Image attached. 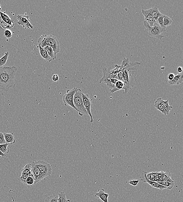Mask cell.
I'll list each match as a JSON object with an SVG mask.
<instances>
[{"instance_id": "obj_12", "label": "cell", "mask_w": 183, "mask_h": 202, "mask_svg": "<svg viewBox=\"0 0 183 202\" xmlns=\"http://www.w3.org/2000/svg\"><path fill=\"white\" fill-rule=\"evenodd\" d=\"M124 90L125 94L127 93L129 91V89L127 87L126 84L121 80H118V81L116 83L115 85V88L109 90L111 93H113L114 92H117V91Z\"/></svg>"}, {"instance_id": "obj_23", "label": "cell", "mask_w": 183, "mask_h": 202, "mask_svg": "<svg viewBox=\"0 0 183 202\" xmlns=\"http://www.w3.org/2000/svg\"><path fill=\"white\" fill-rule=\"evenodd\" d=\"M43 48L46 51L48 55L53 60H55L57 54H55L54 49L51 47L46 46L43 47Z\"/></svg>"}, {"instance_id": "obj_7", "label": "cell", "mask_w": 183, "mask_h": 202, "mask_svg": "<svg viewBox=\"0 0 183 202\" xmlns=\"http://www.w3.org/2000/svg\"><path fill=\"white\" fill-rule=\"evenodd\" d=\"M82 98L85 109L87 112L88 114L90 117V122L93 123L94 120L91 111L93 104L91 102V100L90 99L89 94L82 93Z\"/></svg>"}, {"instance_id": "obj_21", "label": "cell", "mask_w": 183, "mask_h": 202, "mask_svg": "<svg viewBox=\"0 0 183 202\" xmlns=\"http://www.w3.org/2000/svg\"><path fill=\"white\" fill-rule=\"evenodd\" d=\"M149 10H150L151 13L154 19L157 22L158 18L159 17L162 16V15L159 12L158 7L154 6L149 9Z\"/></svg>"}, {"instance_id": "obj_17", "label": "cell", "mask_w": 183, "mask_h": 202, "mask_svg": "<svg viewBox=\"0 0 183 202\" xmlns=\"http://www.w3.org/2000/svg\"><path fill=\"white\" fill-rule=\"evenodd\" d=\"M37 48L39 49V54L45 60L49 62H51L53 60L52 59L49 57L47 54L46 51L40 45L38 44Z\"/></svg>"}, {"instance_id": "obj_6", "label": "cell", "mask_w": 183, "mask_h": 202, "mask_svg": "<svg viewBox=\"0 0 183 202\" xmlns=\"http://www.w3.org/2000/svg\"><path fill=\"white\" fill-rule=\"evenodd\" d=\"M35 162L44 178L51 176L52 170L50 164L42 160L36 161Z\"/></svg>"}, {"instance_id": "obj_29", "label": "cell", "mask_w": 183, "mask_h": 202, "mask_svg": "<svg viewBox=\"0 0 183 202\" xmlns=\"http://www.w3.org/2000/svg\"><path fill=\"white\" fill-rule=\"evenodd\" d=\"M9 145H10V144L7 143L0 145V150L3 154L6 155L9 154V152H10V150L7 148V147H8Z\"/></svg>"}, {"instance_id": "obj_22", "label": "cell", "mask_w": 183, "mask_h": 202, "mask_svg": "<svg viewBox=\"0 0 183 202\" xmlns=\"http://www.w3.org/2000/svg\"><path fill=\"white\" fill-rule=\"evenodd\" d=\"M160 102H161V105L164 108L165 110L167 112V115H169L171 110L173 109V107L172 106L169 105L168 104V100H166V101H164V100L162 99V98H160Z\"/></svg>"}, {"instance_id": "obj_1", "label": "cell", "mask_w": 183, "mask_h": 202, "mask_svg": "<svg viewBox=\"0 0 183 202\" xmlns=\"http://www.w3.org/2000/svg\"><path fill=\"white\" fill-rule=\"evenodd\" d=\"M17 68L15 66H5L0 68V90L7 92L15 87V77Z\"/></svg>"}, {"instance_id": "obj_33", "label": "cell", "mask_w": 183, "mask_h": 202, "mask_svg": "<svg viewBox=\"0 0 183 202\" xmlns=\"http://www.w3.org/2000/svg\"><path fill=\"white\" fill-rule=\"evenodd\" d=\"M45 202H58V198L56 195L49 196L45 199Z\"/></svg>"}, {"instance_id": "obj_39", "label": "cell", "mask_w": 183, "mask_h": 202, "mask_svg": "<svg viewBox=\"0 0 183 202\" xmlns=\"http://www.w3.org/2000/svg\"><path fill=\"white\" fill-rule=\"evenodd\" d=\"M52 80L53 81L57 82L59 80V76L57 74H54L53 76Z\"/></svg>"}, {"instance_id": "obj_19", "label": "cell", "mask_w": 183, "mask_h": 202, "mask_svg": "<svg viewBox=\"0 0 183 202\" xmlns=\"http://www.w3.org/2000/svg\"><path fill=\"white\" fill-rule=\"evenodd\" d=\"M3 134L6 143L10 144L11 145L15 143L16 140L13 133H4Z\"/></svg>"}, {"instance_id": "obj_2", "label": "cell", "mask_w": 183, "mask_h": 202, "mask_svg": "<svg viewBox=\"0 0 183 202\" xmlns=\"http://www.w3.org/2000/svg\"><path fill=\"white\" fill-rule=\"evenodd\" d=\"M38 43L43 48L46 46L51 47L56 54L60 51V46L57 37L52 35H43L38 39Z\"/></svg>"}, {"instance_id": "obj_14", "label": "cell", "mask_w": 183, "mask_h": 202, "mask_svg": "<svg viewBox=\"0 0 183 202\" xmlns=\"http://www.w3.org/2000/svg\"><path fill=\"white\" fill-rule=\"evenodd\" d=\"M95 196L97 198L100 199L103 202H108L109 194L105 192L104 189H99L98 192L95 193Z\"/></svg>"}, {"instance_id": "obj_5", "label": "cell", "mask_w": 183, "mask_h": 202, "mask_svg": "<svg viewBox=\"0 0 183 202\" xmlns=\"http://www.w3.org/2000/svg\"><path fill=\"white\" fill-rule=\"evenodd\" d=\"M77 88L75 87L71 89H68L66 93L62 97V101L63 104L66 107L70 106L76 110V109L74 105L73 99L75 94L77 92Z\"/></svg>"}, {"instance_id": "obj_42", "label": "cell", "mask_w": 183, "mask_h": 202, "mask_svg": "<svg viewBox=\"0 0 183 202\" xmlns=\"http://www.w3.org/2000/svg\"><path fill=\"white\" fill-rule=\"evenodd\" d=\"M6 156H7V155L3 154V153H2V152L0 150V156H1V157H2V158H4V157H5Z\"/></svg>"}, {"instance_id": "obj_26", "label": "cell", "mask_w": 183, "mask_h": 202, "mask_svg": "<svg viewBox=\"0 0 183 202\" xmlns=\"http://www.w3.org/2000/svg\"><path fill=\"white\" fill-rule=\"evenodd\" d=\"M32 166L31 163H28L22 168V174H32L31 171Z\"/></svg>"}, {"instance_id": "obj_40", "label": "cell", "mask_w": 183, "mask_h": 202, "mask_svg": "<svg viewBox=\"0 0 183 202\" xmlns=\"http://www.w3.org/2000/svg\"><path fill=\"white\" fill-rule=\"evenodd\" d=\"M175 77V74L173 73H170L167 76V79L168 80H173L174 77Z\"/></svg>"}, {"instance_id": "obj_44", "label": "cell", "mask_w": 183, "mask_h": 202, "mask_svg": "<svg viewBox=\"0 0 183 202\" xmlns=\"http://www.w3.org/2000/svg\"><path fill=\"white\" fill-rule=\"evenodd\" d=\"M1 10V6L0 5V10Z\"/></svg>"}, {"instance_id": "obj_37", "label": "cell", "mask_w": 183, "mask_h": 202, "mask_svg": "<svg viewBox=\"0 0 183 202\" xmlns=\"http://www.w3.org/2000/svg\"><path fill=\"white\" fill-rule=\"evenodd\" d=\"M6 142L4 138V134L2 132H0V145L5 144Z\"/></svg>"}, {"instance_id": "obj_25", "label": "cell", "mask_w": 183, "mask_h": 202, "mask_svg": "<svg viewBox=\"0 0 183 202\" xmlns=\"http://www.w3.org/2000/svg\"><path fill=\"white\" fill-rule=\"evenodd\" d=\"M156 182L161 186L165 187L166 188V189L168 190H172L175 186L174 182L162 181Z\"/></svg>"}, {"instance_id": "obj_20", "label": "cell", "mask_w": 183, "mask_h": 202, "mask_svg": "<svg viewBox=\"0 0 183 202\" xmlns=\"http://www.w3.org/2000/svg\"><path fill=\"white\" fill-rule=\"evenodd\" d=\"M161 173L162 177V182H174L173 179L172 177L171 174L169 170L166 171L165 172H163L162 171H161Z\"/></svg>"}, {"instance_id": "obj_16", "label": "cell", "mask_w": 183, "mask_h": 202, "mask_svg": "<svg viewBox=\"0 0 183 202\" xmlns=\"http://www.w3.org/2000/svg\"><path fill=\"white\" fill-rule=\"evenodd\" d=\"M0 16H1V19L4 22L10 25L12 28L14 27L15 25V23L12 20L11 18H10L5 13L0 11Z\"/></svg>"}, {"instance_id": "obj_34", "label": "cell", "mask_w": 183, "mask_h": 202, "mask_svg": "<svg viewBox=\"0 0 183 202\" xmlns=\"http://www.w3.org/2000/svg\"><path fill=\"white\" fill-rule=\"evenodd\" d=\"M164 16L165 15H162V16L159 17L158 18V20L157 21V23L158 24V25H159L161 28L166 29V27H165L164 25H163V19H164Z\"/></svg>"}, {"instance_id": "obj_9", "label": "cell", "mask_w": 183, "mask_h": 202, "mask_svg": "<svg viewBox=\"0 0 183 202\" xmlns=\"http://www.w3.org/2000/svg\"><path fill=\"white\" fill-rule=\"evenodd\" d=\"M147 172L146 171H143L140 177V179L141 180L142 182L143 183H147L149 184L150 186H151L152 187L156 188L162 191L163 190L166 189V188L165 187L161 185H160L157 182H155L149 180L146 177V174Z\"/></svg>"}, {"instance_id": "obj_13", "label": "cell", "mask_w": 183, "mask_h": 202, "mask_svg": "<svg viewBox=\"0 0 183 202\" xmlns=\"http://www.w3.org/2000/svg\"><path fill=\"white\" fill-rule=\"evenodd\" d=\"M111 70V67L108 68H105L103 69V76L101 79H100V81H99V83L101 84L102 83H103V80H104L105 79L107 78L115 79L118 80L117 75H112V74H111L110 72Z\"/></svg>"}, {"instance_id": "obj_18", "label": "cell", "mask_w": 183, "mask_h": 202, "mask_svg": "<svg viewBox=\"0 0 183 202\" xmlns=\"http://www.w3.org/2000/svg\"><path fill=\"white\" fill-rule=\"evenodd\" d=\"M118 80L115 79L107 78L103 80V83L106 84L109 90H110L115 88V85Z\"/></svg>"}, {"instance_id": "obj_31", "label": "cell", "mask_w": 183, "mask_h": 202, "mask_svg": "<svg viewBox=\"0 0 183 202\" xmlns=\"http://www.w3.org/2000/svg\"><path fill=\"white\" fill-rule=\"evenodd\" d=\"M28 187H32L34 185V179L33 177H29L25 180V184Z\"/></svg>"}, {"instance_id": "obj_36", "label": "cell", "mask_w": 183, "mask_h": 202, "mask_svg": "<svg viewBox=\"0 0 183 202\" xmlns=\"http://www.w3.org/2000/svg\"><path fill=\"white\" fill-rule=\"evenodd\" d=\"M4 36L7 38H10L12 36V32L11 30L7 29L4 32Z\"/></svg>"}, {"instance_id": "obj_15", "label": "cell", "mask_w": 183, "mask_h": 202, "mask_svg": "<svg viewBox=\"0 0 183 202\" xmlns=\"http://www.w3.org/2000/svg\"><path fill=\"white\" fill-rule=\"evenodd\" d=\"M183 81V74H179L175 76L173 80H168V83L170 86L178 85L182 83Z\"/></svg>"}, {"instance_id": "obj_8", "label": "cell", "mask_w": 183, "mask_h": 202, "mask_svg": "<svg viewBox=\"0 0 183 202\" xmlns=\"http://www.w3.org/2000/svg\"><path fill=\"white\" fill-rule=\"evenodd\" d=\"M18 19L17 24L19 25L22 26L25 29L33 28V26L30 23V20L28 15H18L17 16Z\"/></svg>"}, {"instance_id": "obj_38", "label": "cell", "mask_w": 183, "mask_h": 202, "mask_svg": "<svg viewBox=\"0 0 183 202\" xmlns=\"http://www.w3.org/2000/svg\"><path fill=\"white\" fill-rule=\"evenodd\" d=\"M140 182V180H130L129 183L130 184L133 186H136L138 185L139 182Z\"/></svg>"}, {"instance_id": "obj_41", "label": "cell", "mask_w": 183, "mask_h": 202, "mask_svg": "<svg viewBox=\"0 0 183 202\" xmlns=\"http://www.w3.org/2000/svg\"><path fill=\"white\" fill-rule=\"evenodd\" d=\"M176 71L178 73L182 74L183 72L182 68L181 67H178L177 68Z\"/></svg>"}, {"instance_id": "obj_11", "label": "cell", "mask_w": 183, "mask_h": 202, "mask_svg": "<svg viewBox=\"0 0 183 202\" xmlns=\"http://www.w3.org/2000/svg\"><path fill=\"white\" fill-rule=\"evenodd\" d=\"M142 14L144 16L145 21L149 24V26L152 27L153 24L157 22L154 19L153 16L151 13L150 10H142L141 11Z\"/></svg>"}, {"instance_id": "obj_27", "label": "cell", "mask_w": 183, "mask_h": 202, "mask_svg": "<svg viewBox=\"0 0 183 202\" xmlns=\"http://www.w3.org/2000/svg\"><path fill=\"white\" fill-rule=\"evenodd\" d=\"M59 197L58 198V202H71V200L66 199V195L65 193L61 192L58 194Z\"/></svg>"}, {"instance_id": "obj_3", "label": "cell", "mask_w": 183, "mask_h": 202, "mask_svg": "<svg viewBox=\"0 0 183 202\" xmlns=\"http://www.w3.org/2000/svg\"><path fill=\"white\" fill-rule=\"evenodd\" d=\"M82 91L80 89H77L73 99V102L76 109V111L78 112L79 115L80 116H83L84 115L88 114L84 105L82 98Z\"/></svg>"}, {"instance_id": "obj_30", "label": "cell", "mask_w": 183, "mask_h": 202, "mask_svg": "<svg viewBox=\"0 0 183 202\" xmlns=\"http://www.w3.org/2000/svg\"><path fill=\"white\" fill-rule=\"evenodd\" d=\"M173 21L172 19L169 18L168 16L165 15L164 19H163V25L165 27L169 26L171 25Z\"/></svg>"}, {"instance_id": "obj_10", "label": "cell", "mask_w": 183, "mask_h": 202, "mask_svg": "<svg viewBox=\"0 0 183 202\" xmlns=\"http://www.w3.org/2000/svg\"><path fill=\"white\" fill-rule=\"evenodd\" d=\"M31 165L32 173L34 177V184H36L44 178L40 170L38 168L36 162L33 161L31 163Z\"/></svg>"}, {"instance_id": "obj_24", "label": "cell", "mask_w": 183, "mask_h": 202, "mask_svg": "<svg viewBox=\"0 0 183 202\" xmlns=\"http://www.w3.org/2000/svg\"><path fill=\"white\" fill-rule=\"evenodd\" d=\"M154 107L156 108L157 110H159L160 112L164 115H168L167 112L165 110L164 108L163 107L162 105H161V102H160V98H158L155 101L154 104Z\"/></svg>"}, {"instance_id": "obj_4", "label": "cell", "mask_w": 183, "mask_h": 202, "mask_svg": "<svg viewBox=\"0 0 183 202\" xmlns=\"http://www.w3.org/2000/svg\"><path fill=\"white\" fill-rule=\"evenodd\" d=\"M143 24L148 32L149 35L151 37L157 38L159 39L164 37V36L161 35V34L166 31V29L161 28L157 22L153 24L152 27L149 26V24L146 21H143Z\"/></svg>"}, {"instance_id": "obj_28", "label": "cell", "mask_w": 183, "mask_h": 202, "mask_svg": "<svg viewBox=\"0 0 183 202\" xmlns=\"http://www.w3.org/2000/svg\"><path fill=\"white\" fill-rule=\"evenodd\" d=\"M9 55V53L8 52L5 53L4 55L0 58V68L2 67L7 63Z\"/></svg>"}, {"instance_id": "obj_43", "label": "cell", "mask_w": 183, "mask_h": 202, "mask_svg": "<svg viewBox=\"0 0 183 202\" xmlns=\"http://www.w3.org/2000/svg\"><path fill=\"white\" fill-rule=\"evenodd\" d=\"M165 69V67H161V69L162 70H164Z\"/></svg>"}, {"instance_id": "obj_32", "label": "cell", "mask_w": 183, "mask_h": 202, "mask_svg": "<svg viewBox=\"0 0 183 202\" xmlns=\"http://www.w3.org/2000/svg\"><path fill=\"white\" fill-rule=\"evenodd\" d=\"M33 177V174H22V175L19 178H18V180L20 182H22V183L25 184V180H26V179L27 178V177Z\"/></svg>"}, {"instance_id": "obj_35", "label": "cell", "mask_w": 183, "mask_h": 202, "mask_svg": "<svg viewBox=\"0 0 183 202\" xmlns=\"http://www.w3.org/2000/svg\"><path fill=\"white\" fill-rule=\"evenodd\" d=\"M0 26L4 29H6L9 28H12V27L10 25L6 23V22H4L2 20H1V23H0Z\"/></svg>"}]
</instances>
